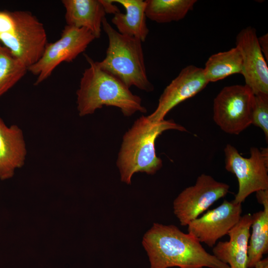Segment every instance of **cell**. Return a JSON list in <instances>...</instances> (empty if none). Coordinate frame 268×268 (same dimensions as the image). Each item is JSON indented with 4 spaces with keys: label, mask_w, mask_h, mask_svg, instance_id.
Masks as SVG:
<instances>
[{
    "label": "cell",
    "mask_w": 268,
    "mask_h": 268,
    "mask_svg": "<svg viewBox=\"0 0 268 268\" xmlns=\"http://www.w3.org/2000/svg\"><path fill=\"white\" fill-rule=\"evenodd\" d=\"M229 185L202 174L196 183L183 190L173 202L174 213L182 226H187L214 202L225 197Z\"/></svg>",
    "instance_id": "9"
},
{
    "label": "cell",
    "mask_w": 268,
    "mask_h": 268,
    "mask_svg": "<svg viewBox=\"0 0 268 268\" xmlns=\"http://www.w3.org/2000/svg\"><path fill=\"white\" fill-rule=\"evenodd\" d=\"M252 215V233L248 251V268H253L268 251V203Z\"/></svg>",
    "instance_id": "19"
},
{
    "label": "cell",
    "mask_w": 268,
    "mask_h": 268,
    "mask_svg": "<svg viewBox=\"0 0 268 268\" xmlns=\"http://www.w3.org/2000/svg\"><path fill=\"white\" fill-rule=\"evenodd\" d=\"M142 244L150 268H229L203 248L195 237L175 225L153 223Z\"/></svg>",
    "instance_id": "1"
},
{
    "label": "cell",
    "mask_w": 268,
    "mask_h": 268,
    "mask_svg": "<svg viewBox=\"0 0 268 268\" xmlns=\"http://www.w3.org/2000/svg\"><path fill=\"white\" fill-rule=\"evenodd\" d=\"M102 28L108 36L109 44L105 58L96 62L99 67L129 88L134 86L146 92L153 91L154 87L147 76L142 42L119 33L106 17Z\"/></svg>",
    "instance_id": "4"
},
{
    "label": "cell",
    "mask_w": 268,
    "mask_h": 268,
    "mask_svg": "<svg viewBox=\"0 0 268 268\" xmlns=\"http://www.w3.org/2000/svg\"><path fill=\"white\" fill-rule=\"evenodd\" d=\"M203 72L208 81L215 82L234 74L241 73L242 57L237 47L211 55L206 61Z\"/></svg>",
    "instance_id": "17"
},
{
    "label": "cell",
    "mask_w": 268,
    "mask_h": 268,
    "mask_svg": "<svg viewBox=\"0 0 268 268\" xmlns=\"http://www.w3.org/2000/svg\"><path fill=\"white\" fill-rule=\"evenodd\" d=\"M196 0H146V18L159 23L178 21L193 9Z\"/></svg>",
    "instance_id": "18"
},
{
    "label": "cell",
    "mask_w": 268,
    "mask_h": 268,
    "mask_svg": "<svg viewBox=\"0 0 268 268\" xmlns=\"http://www.w3.org/2000/svg\"><path fill=\"white\" fill-rule=\"evenodd\" d=\"M85 57L89 65L82 73L76 92L77 109L80 116L93 114L103 106L119 108L125 116L129 117L146 109L141 99L111 74L101 69L89 56Z\"/></svg>",
    "instance_id": "3"
},
{
    "label": "cell",
    "mask_w": 268,
    "mask_h": 268,
    "mask_svg": "<svg viewBox=\"0 0 268 268\" xmlns=\"http://www.w3.org/2000/svg\"><path fill=\"white\" fill-rule=\"evenodd\" d=\"M169 130L187 131L172 120L153 123L147 116H142L135 121L123 137L117 160L123 182L131 184L135 173L152 175L162 167V161L156 155L155 143L159 135Z\"/></svg>",
    "instance_id": "2"
},
{
    "label": "cell",
    "mask_w": 268,
    "mask_h": 268,
    "mask_svg": "<svg viewBox=\"0 0 268 268\" xmlns=\"http://www.w3.org/2000/svg\"><path fill=\"white\" fill-rule=\"evenodd\" d=\"M252 124L264 132L267 142L268 139V94L254 95Z\"/></svg>",
    "instance_id": "21"
},
{
    "label": "cell",
    "mask_w": 268,
    "mask_h": 268,
    "mask_svg": "<svg viewBox=\"0 0 268 268\" xmlns=\"http://www.w3.org/2000/svg\"><path fill=\"white\" fill-rule=\"evenodd\" d=\"M261 50L266 60L268 61V33L258 38Z\"/></svg>",
    "instance_id": "23"
},
{
    "label": "cell",
    "mask_w": 268,
    "mask_h": 268,
    "mask_svg": "<svg viewBox=\"0 0 268 268\" xmlns=\"http://www.w3.org/2000/svg\"><path fill=\"white\" fill-rule=\"evenodd\" d=\"M255 268H268V258L261 259L254 266Z\"/></svg>",
    "instance_id": "25"
},
{
    "label": "cell",
    "mask_w": 268,
    "mask_h": 268,
    "mask_svg": "<svg viewBox=\"0 0 268 268\" xmlns=\"http://www.w3.org/2000/svg\"><path fill=\"white\" fill-rule=\"evenodd\" d=\"M14 21L13 11H0V36L11 30Z\"/></svg>",
    "instance_id": "22"
},
{
    "label": "cell",
    "mask_w": 268,
    "mask_h": 268,
    "mask_svg": "<svg viewBox=\"0 0 268 268\" xmlns=\"http://www.w3.org/2000/svg\"><path fill=\"white\" fill-rule=\"evenodd\" d=\"M67 25L84 28L100 38L107 13L103 0H63Z\"/></svg>",
    "instance_id": "15"
},
{
    "label": "cell",
    "mask_w": 268,
    "mask_h": 268,
    "mask_svg": "<svg viewBox=\"0 0 268 268\" xmlns=\"http://www.w3.org/2000/svg\"><path fill=\"white\" fill-rule=\"evenodd\" d=\"M256 31L248 26L241 30L236 38V47L242 57L241 73L245 85L254 95L268 94V67L259 46Z\"/></svg>",
    "instance_id": "11"
},
{
    "label": "cell",
    "mask_w": 268,
    "mask_h": 268,
    "mask_svg": "<svg viewBox=\"0 0 268 268\" xmlns=\"http://www.w3.org/2000/svg\"><path fill=\"white\" fill-rule=\"evenodd\" d=\"M26 155L22 130L15 125L8 127L0 118V179L12 178L24 164Z\"/></svg>",
    "instance_id": "14"
},
{
    "label": "cell",
    "mask_w": 268,
    "mask_h": 268,
    "mask_svg": "<svg viewBox=\"0 0 268 268\" xmlns=\"http://www.w3.org/2000/svg\"><path fill=\"white\" fill-rule=\"evenodd\" d=\"M254 99L246 85L224 87L214 99V122L225 133L239 134L252 124Z\"/></svg>",
    "instance_id": "7"
},
{
    "label": "cell",
    "mask_w": 268,
    "mask_h": 268,
    "mask_svg": "<svg viewBox=\"0 0 268 268\" xmlns=\"http://www.w3.org/2000/svg\"><path fill=\"white\" fill-rule=\"evenodd\" d=\"M13 14L14 26L0 36V42L28 68L42 57L48 44L47 33L42 23L31 12L15 10Z\"/></svg>",
    "instance_id": "5"
},
{
    "label": "cell",
    "mask_w": 268,
    "mask_h": 268,
    "mask_svg": "<svg viewBox=\"0 0 268 268\" xmlns=\"http://www.w3.org/2000/svg\"><path fill=\"white\" fill-rule=\"evenodd\" d=\"M203 69L189 65L181 70L178 76L166 86L161 95L157 108L147 116L151 122L164 120L174 107L203 90L208 83Z\"/></svg>",
    "instance_id": "12"
},
{
    "label": "cell",
    "mask_w": 268,
    "mask_h": 268,
    "mask_svg": "<svg viewBox=\"0 0 268 268\" xmlns=\"http://www.w3.org/2000/svg\"><path fill=\"white\" fill-rule=\"evenodd\" d=\"M95 39L88 29L66 25L60 38L47 44L41 58L28 67V71L37 76L35 85L48 78L63 62H71Z\"/></svg>",
    "instance_id": "8"
},
{
    "label": "cell",
    "mask_w": 268,
    "mask_h": 268,
    "mask_svg": "<svg viewBox=\"0 0 268 268\" xmlns=\"http://www.w3.org/2000/svg\"><path fill=\"white\" fill-rule=\"evenodd\" d=\"M242 212L241 203L224 200L217 207L191 222L187 225L188 233L200 242L213 247L238 223Z\"/></svg>",
    "instance_id": "10"
},
{
    "label": "cell",
    "mask_w": 268,
    "mask_h": 268,
    "mask_svg": "<svg viewBox=\"0 0 268 268\" xmlns=\"http://www.w3.org/2000/svg\"><path fill=\"white\" fill-rule=\"evenodd\" d=\"M125 9V13L121 12L114 14L112 23L121 34L134 37L144 42L149 33L145 15V0H112Z\"/></svg>",
    "instance_id": "16"
},
{
    "label": "cell",
    "mask_w": 268,
    "mask_h": 268,
    "mask_svg": "<svg viewBox=\"0 0 268 268\" xmlns=\"http://www.w3.org/2000/svg\"><path fill=\"white\" fill-rule=\"evenodd\" d=\"M225 169L234 174L238 180V191L233 200L241 203L251 194L268 190V150L257 147L250 149V156L245 158L231 144L224 150Z\"/></svg>",
    "instance_id": "6"
},
{
    "label": "cell",
    "mask_w": 268,
    "mask_h": 268,
    "mask_svg": "<svg viewBox=\"0 0 268 268\" xmlns=\"http://www.w3.org/2000/svg\"><path fill=\"white\" fill-rule=\"evenodd\" d=\"M256 193L258 202L262 205L268 203V190H260Z\"/></svg>",
    "instance_id": "24"
},
{
    "label": "cell",
    "mask_w": 268,
    "mask_h": 268,
    "mask_svg": "<svg viewBox=\"0 0 268 268\" xmlns=\"http://www.w3.org/2000/svg\"><path fill=\"white\" fill-rule=\"evenodd\" d=\"M27 67L0 44V98L26 74Z\"/></svg>",
    "instance_id": "20"
},
{
    "label": "cell",
    "mask_w": 268,
    "mask_h": 268,
    "mask_svg": "<svg viewBox=\"0 0 268 268\" xmlns=\"http://www.w3.org/2000/svg\"><path fill=\"white\" fill-rule=\"evenodd\" d=\"M252 215L241 216L228 232L229 241H220L213 248V255L229 268H248V251Z\"/></svg>",
    "instance_id": "13"
}]
</instances>
